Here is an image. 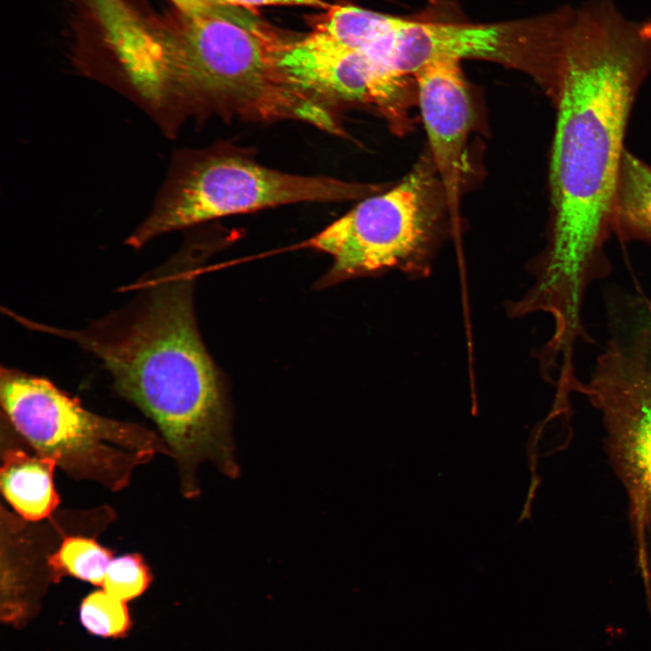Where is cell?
<instances>
[{
  "label": "cell",
  "instance_id": "obj_1",
  "mask_svg": "<svg viewBox=\"0 0 651 651\" xmlns=\"http://www.w3.org/2000/svg\"><path fill=\"white\" fill-rule=\"evenodd\" d=\"M650 71L651 18H628L617 0L574 6L552 94V227L532 268L537 288L554 300L581 302L588 286L609 270L602 244L612 222L625 127Z\"/></svg>",
  "mask_w": 651,
  "mask_h": 651
},
{
  "label": "cell",
  "instance_id": "obj_2",
  "mask_svg": "<svg viewBox=\"0 0 651 651\" xmlns=\"http://www.w3.org/2000/svg\"><path fill=\"white\" fill-rule=\"evenodd\" d=\"M207 248L187 241L128 288L136 295L127 304L80 329L16 318L31 330L75 344L102 363L115 391L158 427L187 496L198 493L196 471L203 462L230 477L239 472L224 380L201 337L193 305Z\"/></svg>",
  "mask_w": 651,
  "mask_h": 651
},
{
  "label": "cell",
  "instance_id": "obj_3",
  "mask_svg": "<svg viewBox=\"0 0 651 651\" xmlns=\"http://www.w3.org/2000/svg\"><path fill=\"white\" fill-rule=\"evenodd\" d=\"M376 185L286 173L239 148L179 149L144 220L125 243L138 250L162 235L213 219L298 203L364 198Z\"/></svg>",
  "mask_w": 651,
  "mask_h": 651
},
{
  "label": "cell",
  "instance_id": "obj_4",
  "mask_svg": "<svg viewBox=\"0 0 651 651\" xmlns=\"http://www.w3.org/2000/svg\"><path fill=\"white\" fill-rule=\"evenodd\" d=\"M0 401L10 424L38 454L72 477L114 491L156 454L170 455L150 429L90 411L44 377L1 366Z\"/></svg>",
  "mask_w": 651,
  "mask_h": 651
},
{
  "label": "cell",
  "instance_id": "obj_5",
  "mask_svg": "<svg viewBox=\"0 0 651 651\" xmlns=\"http://www.w3.org/2000/svg\"><path fill=\"white\" fill-rule=\"evenodd\" d=\"M429 166L420 164L392 188L364 197L306 241L334 260L321 284L392 269L411 278L429 274L435 222Z\"/></svg>",
  "mask_w": 651,
  "mask_h": 651
},
{
  "label": "cell",
  "instance_id": "obj_6",
  "mask_svg": "<svg viewBox=\"0 0 651 651\" xmlns=\"http://www.w3.org/2000/svg\"><path fill=\"white\" fill-rule=\"evenodd\" d=\"M573 7L487 24L410 19L380 41L379 52L406 77L437 60L492 61L525 72L552 95Z\"/></svg>",
  "mask_w": 651,
  "mask_h": 651
},
{
  "label": "cell",
  "instance_id": "obj_7",
  "mask_svg": "<svg viewBox=\"0 0 651 651\" xmlns=\"http://www.w3.org/2000/svg\"><path fill=\"white\" fill-rule=\"evenodd\" d=\"M587 395L603 416L610 457L629 496L640 567L647 564L651 525V330L643 326L629 344L611 340L599 357Z\"/></svg>",
  "mask_w": 651,
  "mask_h": 651
},
{
  "label": "cell",
  "instance_id": "obj_8",
  "mask_svg": "<svg viewBox=\"0 0 651 651\" xmlns=\"http://www.w3.org/2000/svg\"><path fill=\"white\" fill-rule=\"evenodd\" d=\"M108 46L104 81L141 108L169 138L188 121L170 38L126 0H88Z\"/></svg>",
  "mask_w": 651,
  "mask_h": 651
},
{
  "label": "cell",
  "instance_id": "obj_9",
  "mask_svg": "<svg viewBox=\"0 0 651 651\" xmlns=\"http://www.w3.org/2000/svg\"><path fill=\"white\" fill-rule=\"evenodd\" d=\"M280 65L295 85L329 106L368 104L392 124L405 118L407 80L365 49L318 47L301 40L287 42Z\"/></svg>",
  "mask_w": 651,
  "mask_h": 651
},
{
  "label": "cell",
  "instance_id": "obj_10",
  "mask_svg": "<svg viewBox=\"0 0 651 651\" xmlns=\"http://www.w3.org/2000/svg\"><path fill=\"white\" fill-rule=\"evenodd\" d=\"M414 77L434 168L447 200L451 233L458 237L466 146L474 118L472 101L457 60L429 62Z\"/></svg>",
  "mask_w": 651,
  "mask_h": 651
},
{
  "label": "cell",
  "instance_id": "obj_11",
  "mask_svg": "<svg viewBox=\"0 0 651 651\" xmlns=\"http://www.w3.org/2000/svg\"><path fill=\"white\" fill-rule=\"evenodd\" d=\"M56 462L48 457L10 448L3 456L1 490L9 505L25 520L50 515L60 498L53 483Z\"/></svg>",
  "mask_w": 651,
  "mask_h": 651
},
{
  "label": "cell",
  "instance_id": "obj_12",
  "mask_svg": "<svg viewBox=\"0 0 651 651\" xmlns=\"http://www.w3.org/2000/svg\"><path fill=\"white\" fill-rule=\"evenodd\" d=\"M408 20L352 5H331L301 41L319 47L362 50L402 26Z\"/></svg>",
  "mask_w": 651,
  "mask_h": 651
},
{
  "label": "cell",
  "instance_id": "obj_13",
  "mask_svg": "<svg viewBox=\"0 0 651 651\" xmlns=\"http://www.w3.org/2000/svg\"><path fill=\"white\" fill-rule=\"evenodd\" d=\"M612 222L625 238L651 241V167L624 152Z\"/></svg>",
  "mask_w": 651,
  "mask_h": 651
},
{
  "label": "cell",
  "instance_id": "obj_14",
  "mask_svg": "<svg viewBox=\"0 0 651 651\" xmlns=\"http://www.w3.org/2000/svg\"><path fill=\"white\" fill-rule=\"evenodd\" d=\"M113 559L112 552L96 540L68 536L48 557L47 568L52 582L71 576L101 588Z\"/></svg>",
  "mask_w": 651,
  "mask_h": 651
},
{
  "label": "cell",
  "instance_id": "obj_15",
  "mask_svg": "<svg viewBox=\"0 0 651 651\" xmlns=\"http://www.w3.org/2000/svg\"><path fill=\"white\" fill-rule=\"evenodd\" d=\"M79 620L88 633L102 638H123L128 636L133 627L127 602L102 589L81 599Z\"/></svg>",
  "mask_w": 651,
  "mask_h": 651
},
{
  "label": "cell",
  "instance_id": "obj_16",
  "mask_svg": "<svg viewBox=\"0 0 651 651\" xmlns=\"http://www.w3.org/2000/svg\"><path fill=\"white\" fill-rule=\"evenodd\" d=\"M152 580L151 570L144 558L139 554L131 553L113 559L101 589L127 602L141 596Z\"/></svg>",
  "mask_w": 651,
  "mask_h": 651
},
{
  "label": "cell",
  "instance_id": "obj_17",
  "mask_svg": "<svg viewBox=\"0 0 651 651\" xmlns=\"http://www.w3.org/2000/svg\"><path fill=\"white\" fill-rule=\"evenodd\" d=\"M179 14L185 15H219L242 21L248 12L241 8L225 5L218 0H168Z\"/></svg>",
  "mask_w": 651,
  "mask_h": 651
},
{
  "label": "cell",
  "instance_id": "obj_18",
  "mask_svg": "<svg viewBox=\"0 0 651 651\" xmlns=\"http://www.w3.org/2000/svg\"><path fill=\"white\" fill-rule=\"evenodd\" d=\"M220 3L236 8L250 9L269 5L306 6L327 10L332 5L324 0H218Z\"/></svg>",
  "mask_w": 651,
  "mask_h": 651
},
{
  "label": "cell",
  "instance_id": "obj_19",
  "mask_svg": "<svg viewBox=\"0 0 651 651\" xmlns=\"http://www.w3.org/2000/svg\"><path fill=\"white\" fill-rule=\"evenodd\" d=\"M645 589H646L647 609L649 610V614L651 617V573L649 574L648 581H647L646 585L645 586Z\"/></svg>",
  "mask_w": 651,
  "mask_h": 651
},
{
  "label": "cell",
  "instance_id": "obj_20",
  "mask_svg": "<svg viewBox=\"0 0 651 651\" xmlns=\"http://www.w3.org/2000/svg\"><path fill=\"white\" fill-rule=\"evenodd\" d=\"M646 308H647V317H646V318H647V325H646V326H647L650 328V330H651V303L648 302V303L646 304Z\"/></svg>",
  "mask_w": 651,
  "mask_h": 651
}]
</instances>
